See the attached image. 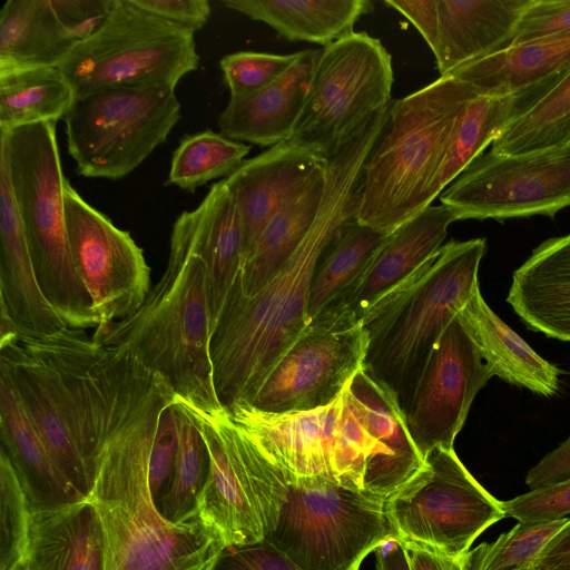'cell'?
Returning a JSON list of instances; mask_svg holds the SVG:
<instances>
[{
    "instance_id": "23",
    "label": "cell",
    "mask_w": 570,
    "mask_h": 570,
    "mask_svg": "<svg viewBox=\"0 0 570 570\" xmlns=\"http://www.w3.org/2000/svg\"><path fill=\"white\" fill-rule=\"evenodd\" d=\"M204 259L210 294L212 332L243 266V234L232 193L220 179L193 210L183 212L173 230Z\"/></svg>"
},
{
    "instance_id": "12",
    "label": "cell",
    "mask_w": 570,
    "mask_h": 570,
    "mask_svg": "<svg viewBox=\"0 0 570 570\" xmlns=\"http://www.w3.org/2000/svg\"><path fill=\"white\" fill-rule=\"evenodd\" d=\"M180 117V102L169 88H108L77 97L63 118L76 173L126 177L166 141Z\"/></svg>"
},
{
    "instance_id": "24",
    "label": "cell",
    "mask_w": 570,
    "mask_h": 570,
    "mask_svg": "<svg viewBox=\"0 0 570 570\" xmlns=\"http://www.w3.org/2000/svg\"><path fill=\"white\" fill-rule=\"evenodd\" d=\"M532 0H439L440 77L509 48Z\"/></svg>"
},
{
    "instance_id": "40",
    "label": "cell",
    "mask_w": 570,
    "mask_h": 570,
    "mask_svg": "<svg viewBox=\"0 0 570 570\" xmlns=\"http://www.w3.org/2000/svg\"><path fill=\"white\" fill-rule=\"evenodd\" d=\"M30 504L8 453L0 450V570H12L26 559Z\"/></svg>"
},
{
    "instance_id": "49",
    "label": "cell",
    "mask_w": 570,
    "mask_h": 570,
    "mask_svg": "<svg viewBox=\"0 0 570 570\" xmlns=\"http://www.w3.org/2000/svg\"><path fill=\"white\" fill-rule=\"evenodd\" d=\"M570 479V435L548 453L525 476V484L538 489Z\"/></svg>"
},
{
    "instance_id": "30",
    "label": "cell",
    "mask_w": 570,
    "mask_h": 570,
    "mask_svg": "<svg viewBox=\"0 0 570 570\" xmlns=\"http://www.w3.org/2000/svg\"><path fill=\"white\" fill-rule=\"evenodd\" d=\"M78 42L51 0H7L0 12V75L58 67Z\"/></svg>"
},
{
    "instance_id": "48",
    "label": "cell",
    "mask_w": 570,
    "mask_h": 570,
    "mask_svg": "<svg viewBox=\"0 0 570 570\" xmlns=\"http://www.w3.org/2000/svg\"><path fill=\"white\" fill-rule=\"evenodd\" d=\"M384 3L403 14L421 33L433 55L439 40V0H385Z\"/></svg>"
},
{
    "instance_id": "21",
    "label": "cell",
    "mask_w": 570,
    "mask_h": 570,
    "mask_svg": "<svg viewBox=\"0 0 570 570\" xmlns=\"http://www.w3.org/2000/svg\"><path fill=\"white\" fill-rule=\"evenodd\" d=\"M570 72V31L513 45L449 76L478 96L521 95L534 104Z\"/></svg>"
},
{
    "instance_id": "13",
    "label": "cell",
    "mask_w": 570,
    "mask_h": 570,
    "mask_svg": "<svg viewBox=\"0 0 570 570\" xmlns=\"http://www.w3.org/2000/svg\"><path fill=\"white\" fill-rule=\"evenodd\" d=\"M390 525L403 547L454 559L505 518L502 501L468 471L454 449L435 448L424 468L385 501Z\"/></svg>"
},
{
    "instance_id": "34",
    "label": "cell",
    "mask_w": 570,
    "mask_h": 570,
    "mask_svg": "<svg viewBox=\"0 0 570 570\" xmlns=\"http://www.w3.org/2000/svg\"><path fill=\"white\" fill-rule=\"evenodd\" d=\"M534 102L521 95L476 96L464 108L454 126L436 181V194L453 183L504 128Z\"/></svg>"
},
{
    "instance_id": "45",
    "label": "cell",
    "mask_w": 570,
    "mask_h": 570,
    "mask_svg": "<svg viewBox=\"0 0 570 570\" xmlns=\"http://www.w3.org/2000/svg\"><path fill=\"white\" fill-rule=\"evenodd\" d=\"M115 0H51L57 17L77 42L91 37L107 20Z\"/></svg>"
},
{
    "instance_id": "50",
    "label": "cell",
    "mask_w": 570,
    "mask_h": 570,
    "mask_svg": "<svg viewBox=\"0 0 570 570\" xmlns=\"http://www.w3.org/2000/svg\"><path fill=\"white\" fill-rule=\"evenodd\" d=\"M533 570H570V518L542 549Z\"/></svg>"
},
{
    "instance_id": "17",
    "label": "cell",
    "mask_w": 570,
    "mask_h": 570,
    "mask_svg": "<svg viewBox=\"0 0 570 570\" xmlns=\"http://www.w3.org/2000/svg\"><path fill=\"white\" fill-rule=\"evenodd\" d=\"M493 376L480 348L456 315L435 343L404 413L419 453L453 449L478 392Z\"/></svg>"
},
{
    "instance_id": "53",
    "label": "cell",
    "mask_w": 570,
    "mask_h": 570,
    "mask_svg": "<svg viewBox=\"0 0 570 570\" xmlns=\"http://www.w3.org/2000/svg\"><path fill=\"white\" fill-rule=\"evenodd\" d=\"M12 570H29L26 559L19 562Z\"/></svg>"
},
{
    "instance_id": "44",
    "label": "cell",
    "mask_w": 570,
    "mask_h": 570,
    "mask_svg": "<svg viewBox=\"0 0 570 570\" xmlns=\"http://www.w3.org/2000/svg\"><path fill=\"white\" fill-rule=\"evenodd\" d=\"M570 31V0H532L523 13L513 45Z\"/></svg>"
},
{
    "instance_id": "39",
    "label": "cell",
    "mask_w": 570,
    "mask_h": 570,
    "mask_svg": "<svg viewBox=\"0 0 570 570\" xmlns=\"http://www.w3.org/2000/svg\"><path fill=\"white\" fill-rule=\"evenodd\" d=\"M569 520L520 522L492 543H481L463 558L464 570H533L549 540Z\"/></svg>"
},
{
    "instance_id": "16",
    "label": "cell",
    "mask_w": 570,
    "mask_h": 570,
    "mask_svg": "<svg viewBox=\"0 0 570 570\" xmlns=\"http://www.w3.org/2000/svg\"><path fill=\"white\" fill-rule=\"evenodd\" d=\"M63 204L72 261L92 298L99 325L129 316L151 288L142 248L127 230L89 205L68 180Z\"/></svg>"
},
{
    "instance_id": "41",
    "label": "cell",
    "mask_w": 570,
    "mask_h": 570,
    "mask_svg": "<svg viewBox=\"0 0 570 570\" xmlns=\"http://www.w3.org/2000/svg\"><path fill=\"white\" fill-rule=\"evenodd\" d=\"M296 58L297 52L276 55L238 51L224 56L219 67L230 97H240L273 83L291 68Z\"/></svg>"
},
{
    "instance_id": "1",
    "label": "cell",
    "mask_w": 570,
    "mask_h": 570,
    "mask_svg": "<svg viewBox=\"0 0 570 570\" xmlns=\"http://www.w3.org/2000/svg\"><path fill=\"white\" fill-rule=\"evenodd\" d=\"M386 122L375 117L353 140L327 159L320 209L306 236L257 293L234 284L210 336L216 394L229 410L250 403L262 383L307 325L315 267L337 232L355 218L363 167Z\"/></svg>"
},
{
    "instance_id": "5",
    "label": "cell",
    "mask_w": 570,
    "mask_h": 570,
    "mask_svg": "<svg viewBox=\"0 0 570 570\" xmlns=\"http://www.w3.org/2000/svg\"><path fill=\"white\" fill-rule=\"evenodd\" d=\"M476 96L446 76L392 101L390 129L363 167L358 223L391 234L432 204L456 120Z\"/></svg>"
},
{
    "instance_id": "27",
    "label": "cell",
    "mask_w": 570,
    "mask_h": 570,
    "mask_svg": "<svg viewBox=\"0 0 570 570\" xmlns=\"http://www.w3.org/2000/svg\"><path fill=\"white\" fill-rule=\"evenodd\" d=\"M29 570H105L104 532L88 500L31 511Z\"/></svg>"
},
{
    "instance_id": "26",
    "label": "cell",
    "mask_w": 570,
    "mask_h": 570,
    "mask_svg": "<svg viewBox=\"0 0 570 570\" xmlns=\"http://www.w3.org/2000/svg\"><path fill=\"white\" fill-rule=\"evenodd\" d=\"M1 448L8 453L31 511L85 500L66 480L28 416L8 373L0 367Z\"/></svg>"
},
{
    "instance_id": "42",
    "label": "cell",
    "mask_w": 570,
    "mask_h": 570,
    "mask_svg": "<svg viewBox=\"0 0 570 570\" xmlns=\"http://www.w3.org/2000/svg\"><path fill=\"white\" fill-rule=\"evenodd\" d=\"M179 449V401L176 397L160 413L149 455V483L156 504L174 473Z\"/></svg>"
},
{
    "instance_id": "33",
    "label": "cell",
    "mask_w": 570,
    "mask_h": 570,
    "mask_svg": "<svg viewBox=\"0 0 570 570\" xmlns=\"http://www.w3.org/2000/svg\"><path fill=\"white\" fill-rule=\"evenodd\" d=\"M387 235L355 218L337 232L321 256L312 277L308 321L335 304L357 282Z\"/></svg>"
},
{
    "instance_id": "31",
    "label": "cell",
    "mask_w": 570,
    "mask_h": 570,
    "mask_svg": "<svg viewBox=\"0 0 570 570\" xmlns=\"http://www.w3.org/2000/svg\"><path fill=\"white\" fill-rule=\"evenodd\" d=\"M223 4L268 24L279 37L323 48L352 35L357 20L374 9L368 0H223Z\"/></svg>"
},
{
    "instance_id": "38",
    "label": "cell",
    "mask_w": 570,
    "mask_h": 570,
    "mask_svg": "<svg viewBox=\"0 0 570 570\" xmlns=\"http://www.w3.org/2000/svg\"><path fill=\"white\" fill-rule=\"evenodd\" d=\"M249 150L250 145L210 129L186 135L173 154L166 184L194 193L210 180L227 178Z\"/></svg>"
},
{
    "instance_id": "4",
    "label": "cell",
    "mask_w": 570,
    "mask_h": 570,
    "mask_svg": "<svg viewBox=\"0 0 570 570\" xmlns=\"http://www.w3.org/2000/svg\"><path fill=\"white\" fill-rule=\"evenodd\" d=\"M484 238L450 240L361 318L363 367L407 410L429 356L451 321L480 288Z\"/></svg>"
},
{
    "instance_id": "52",
    "label": "cell",
    "mask_w": 570,
    "mask_h": 570,
    "mask_svg": "<svg viewBox=\"0 0 570 570\" xmlns=\"http://www.w3.org/2000/svg\"><path fill=\"white\" fill-rule=\"evenodd\" d=\"M406 551L411 570H464V557L454 559L417 549H409Z\"/></svg>"
},
{
    "instance_id": "20",
    "label": "cell",
    "mask_w": 570,
    "mask_h": 570,
    "mask_svg": "<svg viewBox=\"0 0 570 570\" xmlns=\"http://www.w3.org/2000/svg\"><path fill=\"white\" fill-rule=\"evenodd\" d=\"M0 308L19 337L53 335L67 324L43 295L32 264L7 165L0 158Z\"/></svg>"
},
{
    "instance_id": "51",
    "label": "cell",
    "mask_w": 570,
    "mask_h": 570,
    "mask_svg": "<svg viewBox=\"0 0 570 570\" xmlns=\"http://www.w3.org/2000/svg\"><path fill=\"white\" fill-rule=\"evenodd\" d=\"M374 551L376 570H411L407 551L396 538L386 539Z\"/></svg>"
},
{
    "instance_id": "28",
    "label": "cell",
    "mask_w": 570,
    "mask_h": 570,
    "mask_svg": "<svg viewBox=\"0 0 570 570\" xmlns=\"http://www.w3.org/2000/svg\"><path fill=\"white\" fill-rule=\"evenodd\" d=\"M348 391L380 446L375 495L385 502L424 468L425 460L410 436L394 395L363 366L351 379Z\"/></svg>"
},
{
    "instance_id": "10",
    "label": "cell",
    "mask_w": 570,
    "mask_h": 570,
    "mask_svg": "<svg viewBox=\"0 0 570 570\" xmlns=\"http://www.w3.org/2000/svg\"><path fill=\"white\" fill-rule=\"evenodd\" d=\"M393 531L385 502L322 480L287 484L277 524L266 541L303 570H358Z\"/></svg>"
},
{
    "instance_id": "37",
    "label": "cell",
    "mask_w": 570,
    "mask_h": 570,
    "mask_svg": "<svg viewBox=\"0 0 570 570\" xmlns=\"http://www.w3.org/2000/svg\"><path fill=\"white\" fill-rule=\"evenodd\" d=\"M570 141V72L546 96L511 121L492 151L520 155Z\"/></svg>"
},
{
    "instance_id": "15",
    "label": "cell",
    "mask_w": 570,
    "mask_h": 570,
    "mask_svg": "<svg viewBox=\"0 0 570 570\" xmlns=\"http://www.w3.org/2000/svg\"><path fill=\"white\" fill-rule=\"evenodd\" d=\"M366 347L361 321L325 309L307 323L247 404L268 413L326 406L363 366Z\"/></svg>"
},
{
    "instance_id": "32",
    "label": "cell",
    "mask_w": 570,
    "mask_h": 570,
    "mask_svg": "<svg viewBox=\"0 0 570 570\" xmlns=\"http://www.w3.org/2000/svg\"><path fill=\"white\" fill-rule=\"evenodd\" d=\"M326 174L287 202L268 222L243 263L238 283L244 295L257 293L295 253L317 215Z\"/></svg>"
},
{
    "instance_id": "14",
    "label": "cell",
    "mask_w": 570,
    "mask_h": 570,
    "mask_svg": "<svg viewBox=\"0 0 570 570\" xmlns=\"http://www.w3.org/2000/svg\"><path fill=\"white\" fill-rule=\"evenodd\" d=\"M440 200L456 220L552 218L570 206V141L520 155L481 154Z\"/></svg>"
},
{
    "instance_id": "43",
    "label": "cell",
    "mask_w": 570,
    "mask_h": 570,
    "mask_svg": "<svg viewBox=\"0 0 570 570\" xmlns=\"http://www.w3.org/2000/svg\"><path fill=\"white\" fill-rule=\"evenodd\" d=\"M507 517L520 522H546L570 514V479L502 501Z\"/></svg>"
},
{
    "instance_id": "47",
    "label": "cell",
    "mask_w": 570,
    "mask_h": 570,
    "mask_svg": "<svg viewBox=\"0 0 570 570\" xmlns=\"http://www.w3.org/2000/svg\"><path fill=\"white\" fill-rule=\"evenodd\" d=\"M139 10L167 22L188 29L200 30L210 16L207 0H128Z\"/></svg>"
},
{
    "instance_id": "3",
    "label": "cell",
    "mask_w": 570,
    "mask_h": 570,
    "mask_svg": "<svg viewBox=\"0 0 570 570\" xmlns=\"http://www.w3.org/2000/svg\"><path fill=\"white\" fill-rule=\"evenodd\" d=\"M212 313L204 259L171 232L167 266L129 316L95 328L92 342L135 358L160 375L191 411L226 409L216 394L210 357Z\"/></svg>"
},
{
    "instance_id": "29",
    "label": "cell",
    "mask_w": 570,
    "mask_h": 570,
    "mask_svg": "<svg viewBox=\"0 0 570 570\" xmlns=\"http://www.w3.org/2000/svg\"><path fill=\"white\" fill-rule=\"evenodd\" d=\"M492 375L542 396L559 391L560 370L542 358L484 302L480 288L458 313Z\"/></svg>"
},
{
    "instance_id": "36",
    "label": "cell",
    "mask_w": 570,
    "mask_h": 570,
    "mask_svg": "<svg viewBox=\"0 0 570 570\" xmlns=\"http://www.w3.org/2000/svg\"><path fill=\"white\" fill-rule=\"evenodd\" d=\"M179 449L171 479L159 498L161 514L175 523L196 517L209 474V453L194 413L179 399Z\"/></svg>"
},
{
    "instance_id": "2",
    "label": "cell",
    "mask_w": 570,
    "mask_h": 570,
    "mask_svg": "<svg viewBox=\"0 0 570 570\" xmlns=\"http://www.w3.org/2000/svg\"><path fill=\"white\" fill-rule=\"evenodd\" d=\"M154 389L121 421L102 448L88 500L100 519L105 570H212L226 549L195 518L175 523L160 512L149 483V455L158 420L174 401Z\"/></svg>"
},
{
    "instance_id": "22",
    "label": "cell",
    "mask_w": 570,
    "mask_h": 570,
    "mask_svg": "<svg viewBox=\"0 0 570 570\" xmlns=\"http://www.w3.org/2000/svg\"><path fill=\"white\" fill-rule=\"evenodd\" d=\"M322 49L297 52L291 68L269 86L230 97L217 125L223 135L262 147L287 141L303 111Z\"/></svg>"
},
{
    "instance_id": "35",
    "label": "cell",
    "mask_w": 570,
    "mask_h": 570,
    "mask_svg": "<svg viewBox=\"0 0 570 570\" xmlns=\"http://www.w3.org/2000/svg\"><path fill=\"white\" fill-rule=\"evenodd\" d=\"M77 96L59 67L0 75V129L63 119Z\"/></svg>"
},
{
    "instance_id": "25",
    "label": "cell",
    "mask_w": 570,
    "mask_h": 570,
    "mask_svg": "<svg viewBox=\"0 0 570 570\" xmlns=\"http://www.w3.org/2000/svg\"><path fill=\"white\" fill-rule=\"evenodd\" d=\"M507 301L531 330L570 342V234L532 252L514 272Z\"/></svg>"
},
{
    "instance_id": "11",
    "label": "cell",
    "mask_w": 570,
    "mask_h": 570,
    "mask_svg": "<svg viewBox=\"0 0 570 570\" xmlns=\"http://www.w3.org/2000/svg\"><path fill=\"white\" fill-rule=\"evenodd\" d=\"M393 81L391 55L366 32L322 48L288 141L328 159L391 105Z\"/></svg>"
},
{
    "instance_id": "6",
    "label": "cell",
    "mask_w": 570,
    "mask_h": 570,
    "mask_svg": "<svg viewBox=\"0 0 570 570\" xmlns=\"http://www.w3.org/2000/svg\"><path fill=\"white\" fill-rule=\"evenodd\" d=\"M4 160L39 286L76 330L96 328L99 318L75 267L66 228L62 171L56 122L1 131Z\"/></svg>"
},
{
    "instance_id": "7",
    "label": "cell",
    "mask_w": 570,
    "mask_h": 570,
    "mask_svg": "<svg viewBox=\"0 0 570 570\" xmlns=\"http://www.w3.org/2000/svg\"><path fill=\"white\" fill-rule=\"evenodd\" d=\"M348 383L331 404L311 411L268 413L247 403L228 411L287 483L322 479L363 492L365 471L375 460L379 444Z\"/></svg>"
},
{
    "instance_id": "8",
    "label": "cell",
    "mask_w": 570,
    "mask_h": 570,
    "mask_svg": "<svg viewBox=\"0 0 570 570\" xmlns=\"http://www.w3.org/2000/svg\"><path fill=\"white\" fill-rule=\"evenodd\" d=\"M195 32L115 0L105 23L58 66L76 96L108 88H176L199 66Z\"/></svg>"
},
{
    "instance_id": "46",
    "label": "cell",
    "mask_w": 570,
    "mask_h": 570,
    "mask_svg": "<svg viewBox=\"0 0 570 570\" xmlns=\"http://www.w3.org/2000/svg\"><path fill=\"white\" fill-rule=\"evenodd\" d=\"M212 570H303L266 540L226 548Z\"/></svg>"
},
{
    "instance_id": "9",
    "label": "cell",
    "mask_w": 570,
    "mask_h": 570,
    "mask_svg": "<svg viewBox=\"0 0 570 570\" xmlns=\"http://www.w3.org/2000/svg\"><path fill=\"white\" fill-rule=\"evenodd\" d=\"M191 412L209 453V474L196 515L219 534L226 548L266 540L286 500L288 483L283 472L228 410L216 415Z\"/></svg>"
},
{
    "instance_id": "18",
    "label": "cell",
    "mask_w": 570,
    "mask_h": 570,
    "mask_svg": "<svg viewBox=\"0 0 570 570\" xmlns=\"http://www.w3.org/2000/svg\"><path fill=\"white\" fill-rule=\"evenodd\" d=\"M326 168L327 159L287 140L245 159L225 178L240 220L243 263L272 217Z\"/></svg>"
},
{
    "instance_id": "19",
    "label": "cell",
    "mask_w": 570,
    "mask_h": 570,
    "mask_svg": "<svg viewBox=\"0 0 570 570\" xmlns=\"http://www.w3.org/2000/svg\"><path fill=\"white\" fill-rule=\"evenodd\" d=\"M454 213L430 205L387 235L357 282L326 309L343 311L361 321L368 308L396 288L441 247ZM325 311V309H324Z\"/></svg>"
}]
</instances>
